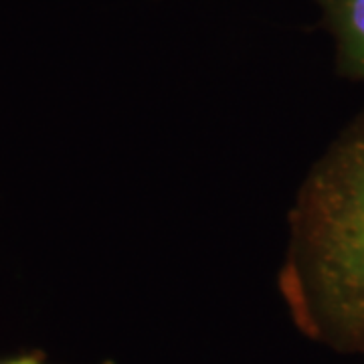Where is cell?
<instances>
[{"label":"cell","mask_w":364,"mask_h":364,"mask_svg":"<svg viewBox=\"0 0 364 364\" xmlns=\"http://www.w3.org/2000/svg\"><path fill=\"white\" fill-rule=\"evenodd\" d=\"M336 41L340 75L364 81V0H316Z\"/></svg>","instance_id":"7a4b0ae2"},{"label":"cell","mask_w":364,"mask_h":364,"mask_svg":"<svg viewBox=\"0 0 364 364\" xmlns=\"http://www.w3.org/2000/svg\"><path fill=\"white\" fill-rule=\"evenodd\" d=\"M287 225L277 286L291 322L364 356V109L310 168Z\"/></svg>","instance_id":"6da1fadb"},{"label":"cell","mask_w":364,"mask_h":364,"mask_svg":"<svg viewBox=\"0 0 364 364\" xmlns=\"http://www.w3.org/2000/svg\"><path fill=\"white\" fill-rule=\"evenodd\" d=\"M0 364H49L47 363V356L45 352L33 350L25 352V354H18V356H13V358H6V360H0ZM95 364H116L114 360H102V363Z\"/></svg>","instance_id":"3957f363"}]
</instances>
